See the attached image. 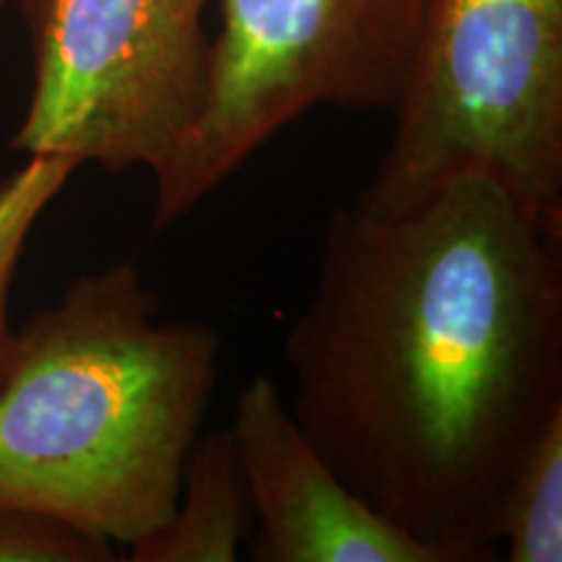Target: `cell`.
<instances>
[{"instance_id": "cell-2", "label": "cell", "mask_w": 562, "mask_h": 562, "mask_svg": "<svg viewBox=\"0 0 562 562\" xmlns=\"http://www.w3.org/2000/svg\"><path fill=\"white\" fill-rule=\"evenodd\" d=\"M157 313L138 263L123 261L19 328L0 383V505L128 547L167 524L222 341Z\"/></svg>"}, {"instance_id": "cell-3", "label": "cell", "mask_w": 562, "mask_h": 562, "mask_svg": "<svg viewBox=\"0 0 562 562\" xmlns=\"http://www.w3.org/2000/svg\"><path fill=\"white\" fill-rule=\"evenodd\" d=\"M391 115L351 206L402 214L484 172L562 237V0H435Z\"/></svg>"}, {"instance_id": "cell-11", "label": "cell", "mask_w": 562, "mask_h": 562, "mask_svg": "<svg viewBox=\"0 0 562 562\" xmlns=\"http://www.w3.org/2000/svg\"><path fill=\"white\" fill-rule=\"evenodd\" d=\"M0 3H3V0H0Z\"/></svg>"}, {"instance_id": "cell-6", "label": "cell", "mask_w": 562, "mask_h": 562, "mask_svg": "<svg viewBox=\"0 0 562 562\" xmlns=\"http://www.w3.org/2000/svg\"><path fill=\"white\" fill-rule=\"evenodd\" d=\"M256 529V562H438L435 554L351 492L292 417L281 389L258 372L232 425Z\"/></svg>"}, {"instance_id": "cell-5", "label": "cell", "mask_w": 562, "mask_h": 562, "mask_svg": "<svg viewBox=\"0 0 562 562\" xmlns=\"http://www.w3.org/2000/svg\"><path fill=\"white\" fill-rule=\"evenodd\" d=\"M211 0H19L34 83L11 146L151 175L193 136L211 91Z\"/></svg>"}, {"instance_id": "cell-1", "label": "cell", "mask_w": 562, "mask_h": 562, "mask_svg": "<svg viewBox=\"0 0 562 562\" xmlns=\"http://www.w3.org/2000/svg\"><path fill=\"white\" fill-rule=\"evenodd\" d=\"M284 362L351 492L438 562L497 560L503 484L562 409V237L484 172L402 214L336 209Z\"/></svg>"}, {"instance_id": "cell-8", "label": "cell", "mask_w": 562, "mask_h": 562, "mask_svg": "<svg viewBox=\"0 0 562 562\" xmlns=\"http://www.w3.org/2000/svg\"><path fill=\"white\" fill-rule=\"evenodd\" d=\"M495 542L510 562L562 560V409L513 463L497 501Z\"/></svg>"}, {"instance_id": "cell-10", "label": "cell", "mask_w": 562, "mask_h": 562, "mask_svg": "<svg viewBox=\"0 0 562 562\" xmlns=\"http://www.w3.org/2000/svg\"><path fill=\"white\" fill-rule=\"evenodd\" d=\"M108 539L76 529L47 513L0 505V562H112Z\"/></svg>"}, {"instance_id": "cell-7", "label": "cell", "mask_w": 562, "mask_h": 562, "mask_svg": "<svg viewBox=\"0 0 562 562\" xmlns=\"http://www.w3.org/2000/svg\"><path fill=\"white\" fill-rule=\"evenodd\" d=\"M256 513L229 430L199 435L182 467L172 516L131 544L133 562H235Z\"/></svg>"}, {"instance_id": "cell-4", "label": "cell", "mask_w": 562, "mask_h": 562, "mask_svg": "<svg viewBox=\"0 0 562 562\" xmlns=\"http://www.w3.org/2000/svg\"><path fill=\"white\" fill-rule=\"evenodd\" d=\"M206 110L154 172V229L191 214L315 108L396 104L435 0H220Z\"/></svg>"}, {"instance_id": "cell-9", "label": "cell", "mask_w": 562, "mask_h": 562, "mask_svg": "<svg viewBox=\"0 0 562 562\" xmlns=\"http://www.w3.org/2000/svg\"><path fill=\"white\" fill-rule=\"evenodd\" d=\"M76 167L74 159L32 154L24 167L0 180V383L16 344V328L11 326L13 273L34 224L66 188Z\"/></svg>"}]
</instances>
